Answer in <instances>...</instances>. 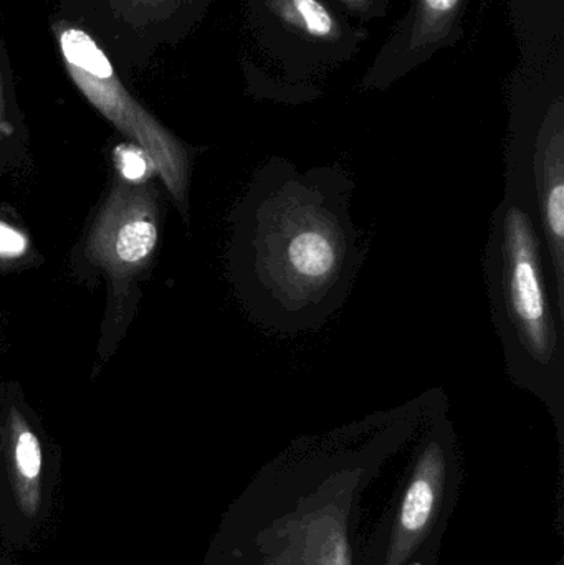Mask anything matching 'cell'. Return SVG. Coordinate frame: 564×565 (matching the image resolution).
Returning <instances> with one entry per match:
<instances>
[{"mask_svg": "<svg viewBox=\"0 0 564 565\" xmlns=\"http://www.w3.org/2000/svg\"><path fill=\"white\" fill-rule=\"evenodd\" d=\"M353 192L338 164L304 172L272 158L255 172L238 209L235 271L258 326L301 334L343 308L368 254L351 215Z\"/></svg>", "mask_w": 564, "mask_h": 565, "instance_id": "1", "label": "cell"}, {"mask_svg": "<svg viewBox=\"0 0 564 565\" xmlns=\"http://www.w3.org/2000/svg\"><path fill=\"white\" fill-rule=\"evenodd\" d=\"M493 324L513 384L546 405L564 430V324L556 312L542 235L510 199L497 205L483 254Z\"/></svg>", "mask_w": 564, "mask_h": 565, "instance_id": "2", "label": "cell"}, {"mask_svg": "<svg viewBox=\"0 0 564 565\" xmlns=\"http://www.w3.org/2000/svg\"><path fill=\"white\" fill-rule=\"evenodd\" d=\"M506 195L542 235L556 312L564 324V43L520 56L510 76Z\"/></svg>", "mask_w": 564, "mask_h": 565, "instance_id": "3", "label": "cell"}, {"mask_svg": "<svg viewBox=\"0 0 564 565\" xmlns=\"http://www.w3.org/2000/svg\"><path fill=\"white\" fill-rule=\"evenodd\" d=\"M244 15L257 56L244 55L242 72L255 99L317 102L321 83L370 40L366 26L328 0H245Z\"/></svg>", "mask_w": 564, "mask_h": 565, "instance_id": "4", "label": "cell"}, {"mask_svg": "<svg viewBox=\"0 0 564 565\" xmlns=\"http://www.w3.org/2000/svg\"><path fill=\"white\" fill-rule=\"evenodd\" d=\"M50 29L63 66L79 93L149 156L179 207H188L189 149L126 88L121 73L88 30L56 13Z\"/></svg>", "mask_w": 564, "mask_h": 565, "instance_id": "5", "label": "cell"}, {"mask_svg": "<svg viewBox=\"0 0 564 565\" xmlns=\"http://www.w3.org/2000/svg\"><path fill=\"white\" fill-rule=\"evenodd\" d=\"M426 431L414 457L403 500L383 527L368 565H409L434 553L457 484L456 434L443 391L424 394Z\"/></svg>", "mask_w": 564, "mask_h": 565, "instance_id": "6", "label": "cell"}, {"mask_svg": "<svg viewBox=\"0 0 564 565\" xmlns=\"http://www.w3.org/2000/svg\"><path fill=\"white\" fill-rule=\"evenodd\" d=\"M214 0H60L56 15L88 30L125 76L201 26Z\"/></svg>", "mask_w": 564, "mask_h": 565, "instance_id": "7", "label": "cell"}, {"mask_svg": "<svg viewBox=\"0 0 564 565\" xmlns=\"http://www.w3.org/2000/svg\"><path fill=\"white\" fill-rule=\"evenodd\" d=\"M58 463L40 431L17 407L0 422V543L35 553L58 514Z\"/></svg>", "mask_w": 564, "mask_h": 565, "instance_id": "8", "label": "cell"}, {"mask_svg": "<svg viewBox=\"0 0 564 565\" xmlns=\"http://www.w3.org/2000/svg\"><path fill=\"white\" fill-rule=\"evenodd\" d=\"M470 0H411L361 76V92H387L466 35Z\"/></svg>", "mask_w": 564, "mask_h": 565, "instance_id": "9", "label": "cell"}, {"mask_svg": "<svg viewBox=\"0 0 564 565\" xmlns=\"http://www.w3.org/2000/svg\"><path fill=\"white\" fill-rule=\"evenodd\" d=\"M158 241V205L151 189L121 182L103 205L86 250L93 264L125 278L148 264Z\"/></svg>", "mask_w": 564, "mask_h": 565, "instance_id": "10", "label": "cell"}, {"mask_svg": "<svg viewBox=\"0 0 564 565\" xmlns=\"http://www.w3.org/2000/svg\"><path fill=\"white\" fill-rule=\"evenodd\" d=\"M520 56L564 43V0H507Z\"/></svg>", "mask_w": 564, "mask_h": 565, "instance_id": "11", "label": "cell"}, {"mask_svg": "<svg viewBox=\"0 0 564 565\" xmlns=\"http://www.w3.org/2000/svg\"><path fill=\"white\" fill-rule=\"evenodd\" d=\"M15 96H13L12 66L6 46L0 42V148L17 132Z\"/></svg>", "mask_w": 564, "mask_h": 565, "instance_id": "12", "label": "cell"}, {"mask_svg": "<svg viewBox=\"0 0 564 565\" xmlns=\"http://www.w3.org/2000/svg\"><path fill=\"white\" fill-rule=\"evenodd\" d=\"M360 25L384 19L390 13L391 0H328Z\"/></svg>", "mask_w": 564, "mask_h": 565, "instance_id": "13", "label": "cell"}, {"mask_svg": "<svg viewBox=\"0 0 564 565\" xmlns=\"http://www.w3.org/2000/svg\"><path fill=\"white\" fill-rule=\"evenodd\" d=\"M118 164L123 178L129 182L141 181L148 174V169H155L149 156L138 146H135V148H119Z\"/></svg>", "mask_w": 564, "mask_h": 565, "instance_id": "14", "label": "cell"}, {"mask_svg": "<svg viewBox=\"0 0 564 565\" xmlns=\"http://www.w3.org/2000/svg\"><path fill=\"white\" fill-rule=\"evenodd\" d=\"M29 247V237L20 228L0 221V260L22 258Z\"/></svg>", "mask_w": 564, "mask_h": 565, "instance_id": "15", "label": "cell"}, {"mask_svg": "<svg viewBox=\"0 0 564 565\" xmlns=\"http://www.w3.org/2000/svg\"><path fill=\"white\" fill-rule=\"evenodd\" d=\"M15 554L12 550L0 543V565H22L17 559Z\"/></svg>", "mask_w": 564, "mask_h": 565, "instance_id": "16", "label": "cell"}]
</instances>
